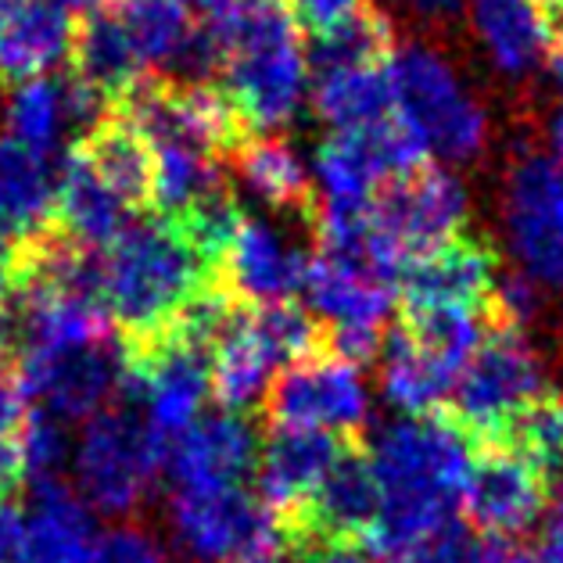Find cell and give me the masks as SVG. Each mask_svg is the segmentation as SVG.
<instances>
[{
  "instance_id": "1",
  "label": "cell",
  "mask_w": 563,
  "mask_h": 563,
  "mask_svg": "<svg viewBox=\"0 0 563 563\" xmlns=\"http://www.w3.org/2000/svg\"><path fill=\"white\" fill-rule=\"evenodd\" d=\"M380 485V525L374 556H398L452 525L466 499L474 445L445 413L409 417L366 438Z\"/></svg>"
},
{
  "instance_id": "2",
  "label": "cell",
  "mask_w": 563,
  "mask_h": 563,
  "mask_svg": "<svg viewBox=\"0 0 563 563\" xmlns=\"http://www.w3.org/2000/svg\"><path fill=\"white\" fill-rule=\"evenodd\" d=\"M209 284H216L212 266L169 219L130 227L101 252V301L122 327L126 345L169 331Z\"/></svg>"
},
{
  "instance_id": "3",
  "label": "cell",
  "mask_w": 563,
  "mask_h": 563,
  "mask_svg": "<svg viewBox=\"0 0 563 563\" xmlns=\"http://www.w3.org/2000/svg\"><path fill=\"white\" fill-rule=\"evenodd\" d=\"M216 87L252 136L287 126L309 84V58L301 54L287 8H269L238 25L216 47Z\"/></svg>"
},
{
  "instance_id": "4",
  "label": "cell",
  "mask_w": 563,
  "mask_h": 563,
  "mask_svg": "<svg viewBox=\"0 0 563 563\" xmlns=\"http://www.w3.org/2000/svg\"><path fill=\"white\" fill-rule=\"evenodd\" d=\"M466 209H471V198H466L463 180L442 166L428 162V166L391 176L369 205L366 263L384 280L398 284L413 258L463 233Z\"/></svg>"
},
{
  "instance_id": "5",
  "label": "cell",
  "mask_w": 563,
  "mask_h": 563,
  "mask_svg": "<svg viewBox=\"0 0 563 563\" xmlns=\"http://www.w3.org/2000/svg\"><path fill=\"white\" fill-rule=\"evenodd\" d=\"M391 87L398 119L420 136L428 155L471 162L485 151V108L438 51L423 44L398 47L391 58Z\"/></svg>"
},
{
  "instance_id": "6",
  "label": "cell",
  "mask_w": 563,
  "mask_h": 563,
  "mask_svg": "<svg viewBox=\"0 0 563 563\" xmlns=\"http://www.w3.org/2000/svg\"><path fill=\"white\" fill-rule=\"evenodd\" d=\"M545 388L542 360L528 345V338L517 327H496L485 345L466 363L452 402L442 413L471 438V445H496L503 431L525 413Z\"/></svg>"
},
{
  "instance_id": "7",
  "label": "cell",
  "mask_w": 563,
  "mask_h": 563,
  "mask_svg": "<svg viewBox=\"0 0 563 563\" xmlns=\"http://www.w3.org/2000/svg\"><path fill=\"white\" fill-rule=\"evenodd\" d=\"M169 442L133 409H112L90 417L76 442L79 496L108 517H130L147 499L158 471L166 466Z\"/></svg>"
},
{
  "instance_id": "8",
  "label": "cell",
  "mask_w": 563,
  "mask_h": 563,
  "mask_svg": "<svg viewBox=\"0 0 563 563\" xmlns=\"http://www.w3.org/2000/svg\"><path fill=\"white\" fill-rule=\"evenodd\" d=\"M173 528L198 560L209 563H295L280 520L244 485L173 488Z\"/></svg>"
},
{
  "instance_id": "9",
  "label": "cell",
  "mask_w": 563,
  "mask_h": 563,
  "mask_svg": "<svg viewBox=\"0 0 563 563\" xmlns=\"http://www.w3.org/2000/svg\"><path fill=\"white\" fill-rule=\"evenodd\" d=\"M263 409L273 428L366 438L363 428L369 420V395L360 366L320 349L273 377Z\"/></svg>"
},
{
  "instance_id": "10",
  "label": "cell",
  "mask_w": 563,
  "mask_h": 563,
  "mask_svg": "<svg viewBox=\"0 0 563 563\" xmlns=\"http://www.w3.org/2000/svg\"><path fill=\"white\" fill-rule=\"evenodd\" d=\"M506 230L534 280L563 287V169L542 151H520L506 173Z\"/></svg>"
},
{
  "instance_id": "11",
  "label": "cell",
  "mask_w": 563,
  "mask_h": 563,
  "mask_svg": "<svg viewBox=\"0 0 563 563\" xmlns=\"http://www.w3.org/2000/svg\"><path fill=\"white\" fill-rule=\"evenodd\" d=\"M126 352L112 341L40 355L19 366L30 409L36 406L54 420H90L104 413L108 402L126 388Z\"/></svg>"
},
{
  "instance_id": "12",
  "label": "cell",
  "mask_w": 563,
  "mask_h": 563,
  "mask_svg": "<svg viewBox=\"0 0 563 563\" xmlns=\"http://www.w3.org/2000/svg\"><path fill=\"white\" fill-rule=\"evenodd\" d=\"M499 263L488 241L474 233H456L445 244H438L428 255L413 258L398 287H402V309H471L485 312L492 320L496 301ZM496 331V327H492Z\"/></svg>"
},
{
  "instance_id": "13",
  "label": "cell",
  "mask_w": 563,
  "mask_h": 563,
  "mask_svg": "<svg viewBox=\"0 0 563 563\" xmlns=\"http://www.w3.org/2000/svg\"><path fill=\"white\" fill-rule=\"evenodd\" d=\"M466 525L481 534L517 539L531 531L549 506V481L514 449H474L471 485H466Z\"/></svg>"
},
{
  "instance_id": "14",
  "label": "cell",
  "mask_w": 563,
  "mask_h": 563,
  "mask_svg": "<svg viewBox=\"0 0 563 563\" xmlns=\"http://www.w3.org/2000/svg\"><path fill=\"white\" fill-rule=\"evenodd\" d=\"M258 434L249 417L212 413L198 417L184 434H176L166 449V471L173 488H205V485H244L255 477Z\"/></svg>"
},
{
  "instance_id": "15",
  "label": "cell",
  "mask_w": 563,
  "mask_h": 563,
  "mask_svg": "<svg viewBox=\"0 0 563 563\" xmlns=\"http://www.w3.org/2000/svg\"><path fill=\"white\" fill-rule=\"evenodd\" d=\"M349 442H355V438L273 428L255 463L258 499L269 506L273 517H291L316 496V488L334 471Z\"/></svg>"
},
{
  "instance_id": "16",
  "label": "cell",
  "mask_w": 563,
  "mask_h": 563,
  "mask_svg": "<svg viewBox=\"0 0 563 563\" xmlns=\"http://www.w3.org/2000/svg\"><path fill=\"white\" fill-rule=\"evenodd\" d=\"M312 252L287 244L263 219H249L233 238L230 252L219 266V284L241 301V306H269V301H291L306 287Z\"/></svg>"
},
{
  "instance_id": "17",
  "label": "cell",
  "mask_w": 563,
  "mask_h": 563,
  "mask_svg": "<svg viewBox=\"0 0 563 563\" xmlns=\"http://www.w3.org/2000/svg\"><path fill=\"white\" fill-rule=\"evenodd\" d=\"M108 115V108L68 73L62 79H25L15 84L4 101V126L11 141L25 144L36 155L51 158L62 147L65 133L73 126H90Z\"/></svg>"
},
{
  "instance_id": "18",
  "label": "cell",
  "mask_w": 563,
  "mask_h": 563,
  "mask_svg": "<svg viewBox=\"0 0 563 563\" xmlns=\"http://www.w3.org/2000/svg\"><path fill=\"white\" fill-rule=\"evenodd\" d=\"M133 209L108 187L76 147L65 151L54 195V230L84 252H104L130 230Z\"/></svg>"
},
{
  "instance_id": "19",
  "label": "cell",
  "mask_w": 563,
  "mask_h": 563,
  "mask_svg": "<svg viewBox=\"0 0 563 563\" xmlns=\"http://www.w3.org/2000/svg\"><path fill=\"white\" fill-rule=\"evenodd\" d=\"M73 22L54 0H0V79L25 84L73 54Z\"/></svg>"
},
{
  "instance_id": "20",
  "label": "cell",
  "mask_w": 563,
  "mask_h": 563,
  "mask_svg": "<svg viewBox=\"0 0 563 563\" xmlns=\"http://www.w3.org/2000/svg\"><path fill=\"white\" fill-rule=\"evenodd\" d=\"M58 173L51 158L0 136V249L15 252L54 227Z\"/></svg>"
},
{
  "instance_id": "21",
  "label": "cell",
  "mask_w": 563,
  "mask_h": 563,
  "mask_svg": "<svg viewBox=\"0 0 563 563\" xmlns=\"http://www.w3.org/2000/svg\"><path fill=\"white\" fill-rule=\"evenodd\" d=\"M119 22L130 33L147 73L151 68L212 73L201 19L190 0H122Z\"/></svg>"
},
{
  "instance_id": "22",
  "label": "cell",
  "mask_w": 563,
  "mask_h": 563,
  "mask_svg": "<svg viewBox=\"0 0 563 563\" xmlns=\"http://www.w3.org/2000/svg\"><path fill=\"white\" fill-rule=\"evenodd\" d=\"M73 76L98 98L108 112L119 108L130 93L151 76L136 54L130 33L122 30L119 15H90L73 36Z\"/></svg>"
},
{
  "instance_id": "23",
  "label": "cell",
  "mask_w": 563,
  "mask_h": 563,
  "mask_svg": "<svg viewBox=\"0 0 563 563\" xmlns=\"http://www.w3.org/2000/svg\"><path fill=\"white\" fill-rule=\"evenodd\" d=\"M25 506V542L30 563H79L93 534L90 503L62 477L33 481Z\"/></svg>"
},
{
  "instance_id": "24",
  "label": "cell",
  "mask_w": 563,
  "mask_h": 563,
  "mask_svg": "<svg viewBox=\"0 0 563 563\" xmlns=\"http://www.w3.org/2000/svg\"><path fill=\"white\" fill-rule=\"evenodd\" d=\"M73 147L133 212L155 205V151L126 115L108 112Z\"/></svg>"
},
{
  "instance_id": "25",
  "label": "cell",
  "mask_w": 563,
  "mask_h": 563,
  "mask_svg": "<svg viewBox=\"0 0 563 563\" xmlns=\"http://www.w3.org/2000/svg\"><path fill=\"white\" fill-rule=\"evenodd\" d=\"M273 366L280 363L273 360L263 334L255 331L252 309L241 306L212 349V395L223 406V413L249 417L269 391Z\"/></svg>"
},
{
  "instance_id": "26",
  "label": "cell",
  "mask_w": 563,
  "mask_h": 563,
  "mask_svg": "<svg viewBox=\"0 0 563 563\" xmlns=\"http://www.w3.org/2000/svg\"><path fill=\"white\" fill-rule=\"evenodd\" d=\"M244 187L277 212H291L309 227L316 238V223H320V195H316L312 176L301 166L295 147L277 136H252L238 155H233Z\"/></svg>"
},
{
  "instance_id": "27",
  "label": "cell",
  "mask_w": 563,
  "mask_h": 563,
  "mask_svg": "<svg viewBox=\"0 0 563 563\" xmlns=\"http://www.w3.org/2000/svg\"><path fill=\"white\" fill-rule=\"evenodd\" d=\"M312 108L334 133H360L395 115L391 62L316 73Z\"/></svg>"
},
{
  "instance_id": "28",
  "label": "cell",
  "mask_w": 563,
  "mask_h": 563,
  "mask_svg": "<svg viewBox=\"0 0 563 563\" xmlns=\"http://www.w3.org/2000/svg\"><path fill=\"white\" fill-rule=\"evenodd\" d=\"M474 30L506 76H525L553 47L542 0H471Z\"/></svg>"
},
{
  "instance_id": "29",
  "label": "cell",
  "mask_w": 563,
  "mask_h": 563,
  "mask_svg": "<svg viewBox=\"0 0 563 563\" xmlns=\"http://www.w3.org/2000/svg\"><path fill=\"white\" fill-rule=\"evenodd\" d=\"M384 366L380 384L388 402L398 406L409 417H434L442 413V402L456 388V377L445 366H438L402 327H391L384 334Z\"/></svg>"
},
{
  "instance_id": "30",
  "label": "cell",
  "mask_w": 563,
  "mask_h": 563,
  "mask_svg": "<svg viewBox=\"0 0 563 563\" xmlns=\"http://www.w3.org/2000/svg\"><path fill=\"white\" fill-rule=\"evenodd\" d=\"M395 25L380 8L369 4L341 30L327 33L320 40H309V65L316 73L327 68H349V65H380L395 58Z\"/></svg>"
},
{
  "instance_id": "31",
  "label": "cell",
  "mask_w": 563,
  "mask_h": 563,
  "mask_svg": "<svg viewBox=\"0 0 563 563\" xmlns=\"http://www.w3.org/2000/svg\"><path fill=\"white\" fill-rule=\"evenodd\" d=\"M496 445L514 449L539 471L549 485L563 477V395L542 391L520 413L510 428L503 431Z\"/></svg>"
},
{
  "instance_id": "32",
  "label": "cell",
  "mask_w": 563,
  "mask_h": 563,
  "mask_svg": "<svg viewBox=\"0 0 563 563\" xmlns=\"http://www.w3.org/2000/svg\"><path fill=\"white\" fill-rule=\"evenodd\" d=\"M15 442L22 452V466L30 481H47L62 477V466L68 460V434L62 420H54L40 409H30V417L15 431Z\"/></svg>"
},
{
  "instance_id": "33",
  "label": "cell",
  "mask_w": 563,
  "mask_h": 563,
  "mask_svg": "<svg viewBox=\"0 0 563 563\" xmlns=\"http://www.w3.org/2000/svg\"><path fill=\"white\" fill-rule=\"evenodd\" d=\"M481 549H485V534L456 517L452 525L420 539L417 545L402 549L388 563H481Z\"/></svg>"
},
{
  "instance_id": "34",
  "label": "cell",
  "mask_w": 563,
  "mask_h": 563,
  "mask_svg": "<svg viewBox=\"0 0 563 563\" xmlns=\"http://www.w3.org/2000/svg\"><path fill=\"white\" fill-rule=\"evenodd\" d=\"M79 563H166V556H162V545L144 528L119 525L98 534Z\"/></svg>"
},
{
  "instance_id": "35",
  "label": "cell",
  "mask_w": 563,
  "mask_h": 563,
  "mask_svg": "<svg viewBox=\"0 0 563 563\" xmlns=\"http://www.w3.org/2000/svg\"><path fill=\"white\" fill-rule=\"evenodd\" d=\"M195 4L201 19V36L212 51V73H216V47L252 15H263L269 8H284V0H195Z\"/></svg>"
},
{
  "instance_id": "36",
  "label": "cell",
  "mask_w": 563,
  "mask_h": 563,
  "mask_svg": "<svg viewBox=\"0 0 563 563\" xmlns=\"http://www.w3.org/2000/svg\"><path fill=\"white\" fill-rule=\"evenodd\" d=\"M287 15L298 25V33H306L309 40H320L327 33L341 30L345 22H352L360 11L369 8V0H284Z\"/></svg>"
},
{
  "instance_id": "37",
  "label": "cell",
  "mask_w": 563,
  "mask_h": 563,
  "mask_svg": "<svg viewBox=\"0 0 563 563\" xmlns=\"http://www.w3.org/2000/svg\"><path fill=\"white\" fill-rule=\"evenodd\" d=\"M30 417V398L22 391L19 369L0 355V434L19 431Z\"/></svg>"
},
{
  "instance_id": "38",
  "label": "cell",
  "mask_w": 563,
  "mask_h": 563,
  "mask_svg": "<svg viewBox=\"0 0 563 563\" xmlns=\"http://www.w3.org/2000/svg\"><path fill=\"white\" fill-rule=\"evenodd\" d=\"M25 466H22V452L19 442L11 434H0V503L11 499V492L22 485Z\"/></svg>"
},
{
  "instance_id": "39",
  "label": "cell",
  "mask_w": 563,
  "mask_h": 563,
  "mask_svg": "<svg viewBox=\"0 0 563 563\" xmlns=\"http://www.w3.org/2000/svg\"><path fill=\"white\" fill-rule=\"evenodd\" d=\"M295 563H380L366 549H306L298 553Z\"/></svg>"
},
{
  "instance_id": "40",
  "label": "cell",
  "mask_w": 563,
  "mask_h": 563,
  "mask_svg": "<svg viewBox=\"0 0 563 563\" xmlns=\"http://www.w3.org/2000/svg\"><path fill=\"white\" fill-rule=\"evenodd\" d=\"M65 15L68 11H76V15H84V19H90V15H104L108 8L112 4H122V0H54Z\"/></svg>"
},
{
  "instance_id": "41",
  "label": "cell",
  "mask_w": 563,
  "mask_h": 563,
  "mask_svg": "<svg viewBox=\"0 0 563 563\" xmlns=\"http://www.w3.org/2000/svg\"><path fill=\"white\" fill-rule=\"evenodd\" d=\"M506 563H545L542 553H534L531 545H517L510 542V553H506Z\"/></svg>"
},
{
  "instance_id": "42",
  "label": "cell",
  "mask_w": 563,
  "mask_h": 563,
  "mask_svg": "<svg viewBox=\"0 0 563 563\" xmlns=\"http://www.w3.org/2000/svg\"><path fill=\"white\" fill-rule=\"evenodd\" d=\"M413 8H420L423 15H445V11H452L460 4V0H409Z\"/></svg>"
},
{
  "instance_id": "43",
  "label": "cell",
  "mask_w": 563,
  "mask_h": 563,
  "mask_svg": "<svg viewBox=\"0 0 563 563\" xmlns=\"http://www.w3.org/2000/svg\"><path fill=\"white\" fill-rule=\"evenodd\" d=\"M11 263H15V252L0 249V295L8 291V280H11Z\"/></svg>"
},
{
  "instance_id": "44",
  "label": "cell",
  "mask_w": 563,
  "mask_h": 563,
  "mask_svg": "<svg viewBox=\"0 0 563 563\" xmlns=\"http://www.w3.org/2000/svg\"><path fill=\"white\" fill-rule=\"evenodd\" d=\"M553 76L560 79V87H563V40H556V44H553Z\"/></svg>"
},
{
  "instance_id": "45",
  "label": "cell",
  "mask_w": 563,
  "mask_h": 563,
  "mask_svg": "<svg viewBox=\"0 0 563 563\" xmlns=\"http://www.w3.org/2000/svg\"><path fill=\"white\" fill-rule=\"evenodd\" d=\"M553 144H556V151H560V158H563V112L553 119Z\"/></svg>"
},
{
  "instance_id": "46",
  "label": "cell",
  "mask_w": 563,
  "mask_h": 563,
  "mask_svg": "<svg viewBox=\"0 0 563 563\" xmlns=\"http://www.w3.org/2000/svg\"><path fill=\"white\" fill-rule=\"evenodd\" d=\"M545 15H553V11H563V0H542Z\"/></svg>"
}]
</instances>
